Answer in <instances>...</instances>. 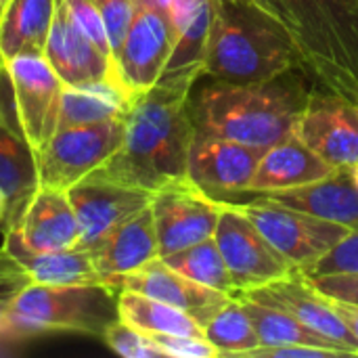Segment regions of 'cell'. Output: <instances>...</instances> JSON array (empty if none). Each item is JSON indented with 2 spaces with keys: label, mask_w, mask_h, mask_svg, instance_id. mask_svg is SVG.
<instances>
[{
  "label": "cell",
  "mask_w": 358,
  "mask_h": 358,
  "mask_svg": "<svg viewBox=\"0 0 358 358\" xmlns=\"http://www.w3.org/2000/svg\"><path fill=\"white\" fill-rule=\"evenodd\" d=\"M31 283L23 266L0 250V336L8 338V315L17 296Z\"/></svg>",
  "instance_id": "obj_32"
},
{
  "label": "cell",
  "mask_w": 358,
  "mask_h": 358,
  "mask_svg": "<svg viewBox=\"0 0 358 358\" xmlns=\"http://www.w3.org/2000/svg\"><path fill=\"white\" fill-rule=\"evenodd\" d=\"M212 19H214L212 0H203L195 17L176 36L170 61L162 78H170V76H193L197 80L203 78Z\"/></svg>",
  "instance_id": "obj_29"
},
{
  "label": "cell",
  "mask_w": 358,
  "mask_h": 358,
  "mask_svg": "<svg viewBox=\"0 0 358 358\" xmlns=\"http://www.w3.org/2000/svg\"><path fill=\"white\" fill-rule=\"evenodd\" d=\"M88 252L101 283L113 289L124 275L141 268L153 258H159L151 206L120 222Z\"/></svg>",
  "instance_id": "obj_19"
},
{
  "label": "cell",
  "mask_w": 358,
  "mask_h": 358,
  "mask_svg": "<svg viewBox=\"0 0 358 358\" xmlns=\"http://www.w3.org/2000/svg\"><path fill=\"white\" fill-rule=\"evenodd\" d=\"M149 340L159 348L164 357L170 358H218V350L206 338L174 336V334H147Z\"/></svg>",
  "instance_id": "obj_35"
},
{
  "label": "cell",
  "mask_w": 358,
  "mask_h": 358,
  "mask_svg": "<svg viewBox=\"0 0 358 358\" xmlns=\"http://www.w3.org/2000/svg\"><path fill=\"white\" fill-rule=\"evenodd\" d=\"M124 117L88 126L57 128L38 153L40 187L67 191L103 164H107L124 141Z\"/></svg>",
  "instance_id": "obj_6"
},
{
  "label": "cell",
  "mask_w": 358,
  "mask_h": 358,
  "mask_svg": "<svg viewBox=\"0 0 358 358\" xmlns=\"http://www.w3.org/2000/svg\"><path fill=\"white\" fill-rule=\"evenodd\" d=\"M264 151V147H252L195 130L187 178L220 203H239L248 197L252 176Z\"/></svg>",
  "instance_id": "obj_9"
},
{
  "label": "cell",
  "mask_w": 358,
  "mask_h": 358,
  "mask_svg": "<svg viewBox=\"0 0 358 358\" xmlns=\"http://www.w3.org/2000/svg\"><path fill=\"white\" fill-rule=\"evenodd\" d=\"M23 243L38 252L73 250L80 245V224L67 191L38 187L13 227Z\"/></svg>",
  "instance_id": "obj_20"
},
{
  "label": "cell",
  "mask_w": 358,
  "mask_h": 358,
  "mask_svg": "<svg viewBox=\"0 0 358 358\" xmlns=\"http://www.w3.org/2000/svg\"><path fill=\"white\" fill-rule=\"evenodd\" d=\"M57 0H8L0 19V57L44 55Z\"/></svg>",
  "instance_id": "obj_24"
},
{
  "label": "cell",
  "mask_w": 358,
  "mask_h": 358,
  "mask_svg": "<svg viewBox=\"0 0 358 358\" xmlns=\"http://www.w3.org/2000/svg\"><path fill=\"white\" fill-rule=\"evenodd\" d=\"M310 281L323 296L358 306V273H331Z\"/></svg>",
  "instance_id": "obj_37"
},
{
  "label": "cell",
  "mask_w": 358,
  "mask_h": 358,
  "mask_svg": "<svg viewBox=\"0 0 358 358\" xmlns=\"http://www.w3.org/2000/svg\"><path fill=\"white\" fill-rule=\"evenodd\" d=\"M6 4H8V0H0V19H2V13L6 8Z\"/></svg>",
  "instance_id": "obj_43"
},
{
  "label": "cell",
  "mask_w": 358,
  "mask_h": 358,
  "mask_svg": "<svg viewBox=\"0 0 358 358\" xmlns=\"http://www.w3.org/2000/svg\"><path fill=\"white\" fill-rule=\"evenodd\" d=\"M174 48V36L168 19L147 6L136 4L124 44L115 57L120 84L134 99L151 90L164 76Z\"/></svg>",
  "instance_id": "obj_14"
},
{
  "label": "cell",
  "mask_w": 358,
  "mask_h": 358,
  "mask_svg": "<svg viewBox=\"0 0 358 358\" xmlns=\"http://www.w3.org/2000/svg\"><path fill=\"white\" fill-rule=\"evenodd\" d=\"M239 302H241L245 315L250 317V321H252V325H254V329L258 334L260 346L308 344V346H321V348H336L344 357H348L346 350H342L340 346H336L325 336H321V334L313 331L310 327H306L304 323H300L287 310L254 302V300H250L245 296H239Z\"/></svg>",
  "instance_id": "obj_27"
},
{
  "label": "cell",
  "mask_w": 358,
  "mask_h": 358,
  "mask_svg": "<svg viewBox=\"0 0 358 358\" xmlns=\"http://www.w3.org/2000/svg\"><path fill=\"white\" fill-rule=\"evenodd\" d=\"M162 260L168 266H172L174 271H178L180 275H185L201 285H208L216 292H222L231 298H237L233 277L229 273V266H227L214 237L199 241L191 248H185L180 252H174Z\"/></svg>",
  "instance_id": "obj_28"
},
{
  "label": "cell",
  "mask_w": 358,
  "mask_h": 358,
  "mask_svg": "<svg viewBox=\"0 0 358 358\" xmlns=\"http://www.w3.org/2000/svg\"><path fill=\"white\" fill-rule=\"evenodd\" d=\"M348 2H350V4H352L355 8H358V0H348Z\"/></svg>",
  "instance_id": "obj_44"
},
{
  "label": "cell",
  "mask_w": 358,
  "mask_h": 358,
  "mask_svg": "<svg viewBox=\"0 0 358 358\" xmlns=\"http://www.w3.org/2000/svg\"><path fill=\"white\" fill-rule=\"evenodd\" d=\"M44 57L65 86H86L94 82L120 84L113 59L107 57L73 21L65 0H57Z\"/></svg>",
  "instance_id": "obj_17"
},
{
  "label": "cell",
  "mask_w": 358,
  "mask_h": 358,
  "mask_svg": "<svg viewBox=\"0 0 358 358\" xmlns=\"http://www.w3.org/2000/svg\"><path fill=\"white\" fill-rule=\"evenodd\" d=\"M344 357L336 348H321L308 344H285V346H258L250 350L245 358H327Z\"/></svg>",
  "instance_id": "obj_38"
},
{
  "label": "cell",
  "mask_w": 358,
  "mask_h": 358,
  "mask_svg": "<svg viewBox=\"0 0 358 358\" xmlns=\"http://www.w3.org/2000/svg\"><path fill=\"white\" fill-rule=\"evenodd\" d=\"M105 27H107V36H109V44H111V52H113V61L124 44L126 31L130 27V21L134 17L136 10V0H94Z\"/></svg>",
  "instance_id": "obj_34"
},
{
  "label": "cell",
  "mask_w": 358,
  "mask_h": 358,
  "mask_svg": "<svg viewBox=\"0 0 358 358\" xmlns=\"http://www.w3.org/2000/svg\"><path fill=\"white\" fill-rule=\"evenodd\" d=\"M300 273L308 279L331 275V273H358V231H350L321 260H317L313 266Z\"/></svg>",
  "instance_id": "obj_33"
},
{
  "label": "cell",
  "mask_w": 358,
  "mask_h": 358,
  "mask_svg": "<svg viewBox=\"0 0 358 358\" xmlns=\"http://www.w3.org/2000/svg\"><path fill=\"white\" fill-rule=\"evenodd\" d=\"M294 134L336 168L358 166V107L329 88H313Z\"/></svg>",
  "instance_id": "obj_11"
},
{
  "label": "cell",
  "mask_w": 358,
  "mask_h": 358,
  "mask_svg": "<svg viewBox=\"0 0 358 358\" xmlns=\"http://www.w3.org/2000/svg\"><path fill=\"white\" fill-rule=\"evenodd\" d=\"M117 315L120 321L132 325L143 334H174V336L206 338L203 327L187 313L132 289L117 292Z\"/></svg>",
  "instance_id": "obj_26"
},
{
  "label": "cell",
  "mask_w": 358,
  "mask_h": 358,
  "mask_svg": "<svg viewBox=\"0 0 358 358\" xmlns=\"http://www.w3.org/2000/svg\"><path fill=\"white\" fill-rule=\"evenodd\" d=\"M212 8L203 76L224 82H264L302 67L292 34L277 17L224 0H212Z\"/></svg>",
  "instance_id": "obj_3"
},
{
  "label": "cell",
  "mask_w": 358,
  "mask_h": 358,
  "mask_svg": "<svg viewBox=\"0 0 358 358\" xmlns=\"http://www.w3.org/2000/svg\"><path fill=\"white\" fill-rule=\"evenodd\" d=\"M206 340L218 350V358H241L260 346L258 334L239 298H231L203 327Z\"/></svg>",
  "instance_id": "obj_30"
},
{
  "label": "cell",
  "mask_w": 358,
  "mask_h": 358,
  "mask_svg": "<svg viewBox=\"0 0 358 358\" xmlns=\"http://www.w3.org/2000/svg\"><path fill=\"white\" fill-rule=\"evenodd\" d=\"M237 206L296 266V271L313 266L350 233L344 224H336L262 197H250Z\"/></svg>",
  "instance_id": "obj_7"
},
{
  "label": "cell",
  "mask_w": 358,
  "mask_h": 358,
  "mask_svg": "<svg viewBox=\"0 0 358 358\" xmlns=\"http://www.w3.org/2000/svg\"><path fill=\"white\" fill-rule=\"evenodd\" d=\"M350 170V174H352V178H355V182L358 185V166H352V168H348Z\"/></svg>",
  "instance_id": "obj_42"
},
{
  "label": "cell",
  "mask_w": 358,
  "mask_h": 358,
  "mask_svg": "<svg viewBox=\"0 0 358 358\" xmlns=\"http://www.w3.org/2000/svg\"><path fill=\"white\" fill-rule=\"evenodd\" d=\"M117 319V289L105 283H29L10 306L8 338L67 331L103 340L107 327Z\"/></svg>",
  "instance_id": "obj_5"
},
{
  "label": "cell",
  "mask_w": 358,
  "mask_h": 358,
  "mask_svg": "<svg viewBox=\"0 0 358 358\" xmlns=\"http://www.w3.org/2000/svg\"><path fill=\"white\" fill-rule=\"evenodd\" d=\"M254 302L275 306L294 315L300 323L310 327L313 331L325 336L336 346L348 352V357H358V342L344 323V319L336 313L331 300L323 296L308 277L300 271L277 279L268 285L256 287L252 292L241 294ZM239 298V296H237Z\"/></svg>",
  "instance_id": "obj_16"
},
{
  "label": "cell",
  "mask_w": 358,
  "mask_h": 358,
  "mask_svg": "<svg viewBox=\"0 0 358 358\" xmlns=\"http://www.w3.org/2000/svg\"><path fill=\"white\" fill-rule=\"evenodd\" d=\"M73 21L84 29V34L107 55L113 59V52H111V44H109V36H107V27H105V21L94 4V0H65ZM115 63V61H113Z\"/></svg>",
  "instance_id": "obj_36"
},
{
  "label": "cell",
  "mask_w": 358,
  "mask_h": 358,
  "mask_svg": "<svg viewBox=\"0 0 358 358\" xmlns=\"http://www.w3.org/2000/svg\"><path fill=\"white\" fill-rule=\"evenodd\" d=\"M2 250L17 260L29 275L31 283L40 285H92L101 283L86 248L38 252L23 243L15 229H4Z\"/></svg>",
  "instance_id": "obj_23"
},
{
  "label": "cell",
  "mask_w": 358,
  "mask_h": 358,
  "mask_svg": "<svg viewBox=\"0 0 358 358\" xmlns=\"http://www.w3.org/2000/svg\"><path fill=\"white\" fill-rule=\"evenodd\" d=\"M302 67L323 88L358 99V8L348 0H275Z\"/></svg>",
  "instance_id": "obj_4"
},
{
  "label": "cell",
  "mask_w": 358,
  "mask_h": 358,
  "mask_svg": "<svg viewBox=\"0 0 358 358\" xmlns=\"http://www.w3.org/2000/svg\"><path fill=\"white\" fill-rule=\"evenodd\" d=\"M214 241L229 266L237 296L268 285L296 271V266L262 235L237 203H224Z\"/></svg>",
  "instance_id": "obj_8"
},
{
  "label": "cell",
  "mask_w": 358,
  "mask_h": 358,
  "mask_svg": "<svg viewBox=\"0 0 358 358\" xmlns=\"http://www.w3.org/2000/svg\"><path fill=\"white\" fill-rule=\"evenodd\" d=\"M23 132L36 155L59 128L61 94L65 84L44 55H17L4 59Z\"/></svg>",
  "instance_id": "obj_12"
},
{
  "label": "cell",
  "mask_w": 358,
  "mask_h": 358,
  "mask_svg": "<svg viewBox=\"0 0 358 358\" xmlns=\"http://www.w3.org/2000/svg\"><path fill=\"white\" fill-rule=\"evenodd\" d=\"M224 2H233V4H248V6H256V8H260V10H266L268 15L277 17V19H279V21L283 23L281 15H279V10H277V4H275V0H224Z\"/></svg>",
  "instance_id": "obj_40"
},
{
  "label": "cell",
  "mask_w": 358,
  "mask_h": 358,
  "mask_svg": "<svg viewBox=\"0 0 358 358\" xmlns=\"http://www.w3.org/2000/svg\"><path fill=\"white\" fill-rule=\"evenodd\" d=\"M103 342L120 357L126 358H159V348L149 340L147 334L134 329L124 321H113L103 334Z\"/></svg>",
  "instance_id": "obj_31"
},
{
  "label": "cell",
  "mask_w": 358,
  "mask_h": 358,
  "mask_svg": "<svg viewBox=\"0 0 358 358\" xmlns=\"http://www.w3.org/2000/svg\"><path fill=\"white\" fill-rule=\"evenodd\" d=\"M331 300V298H329ZM336 313L344 319V323L348 325V329L352 331V336L357 338L358 342V306L355 304H346V302H338V300H331Z\"/></svg>",
  "instance_id": "obj_39"
},
{
  "label": "cell",
  "mask_w": 358,
  "mask_h": 358,
  "mask_svg": "<svg viewBox=\"0 0 358 358\" xmlns=\"http://www.w3.org/2000/svg\"><path fill=\"white\" fill-rule=\"evenodd\" d=\"M67 197L80 224L78 248L90 250L120 222L145 210L151 203L153 193L92 172L69 187Z\"/></svg>",
  "instance_id": "obj_15"
},
{
  "label": "cell",
  "mask_w": 358,
  "mask_h": 358,
  "mask_svg": "<svg viewBox=\"0 0 358 358\" xmlns=\"http://www.w3.org/2000/svg\"><path fill=\"white\" fill-rule=\"evenodd\" d=\"M115 289H132L159 302H166L193 317L201 327H206L212 317L231 300V296L180 275L162 258H153L141 268L124 275L117 281Z\"/></svg>",
  "instance_id": "obj_18"
},
{
  "label": "cell",
  "mask_w": 358,
  "mask_h": 358,
  "mask_svg": "<svg viewBox=\"0 0 358 358\" xmlns=\"http://www.w3.org/2000/svg\"><path fill=\"white\" fill-rule=\"evenodd\" d=\"M195 84L193 76H170L136 94L124 117L122 147L94 172L151 193L187 178L189 151L197 130L191 117Z\"/></svg>",
  "instance_id": "obj_1"
},
{
  "label": "cell",
  "mask_w": 358,
  "mask_h": 358,
  "mask_svg": "<svg viewBox=\"0 0 358 358\" xmlns=\"http://www.w3.org/2000/svg\"><path fill=\"white\" fill-rule=\"evenodd\" d=\"M6 214H8V199H6V195L0 191V222H4Z\"/></svg>",
  "instance_id": "obj_41"
},
{
  "label": "cell",
  "mask_w": 358,
  "mask_h": 358,
  "mask_svg": "<svg viewBox=\"0 0 358 358\" xmlns=\"http://www.w3.org/2000/svg\"><path fill=\"white\" fill-rule=\"evenodd\" d=\"M357 107H358V99H357Z\"/></svg>",
  "instance_id": "obj_45"
},
{
  "label": "cell",
  "mask_w": 358,
  "mask_h": 358,
  "mask_svg": "<svg viewBox=\"0 0 358 358\" xmlns=\"http://www.w3.org/2000/svg\"><path fill=\"white\" fill-rule=\"evenodd\" d=\"M38 187V155L23 132L15 107L8 69L0 57V191L8 199L4 229L15 224Z\"/></svg>",
  "instance_id": "obj_13"
},
{
  "label": "cell",
  "mask_w": 358,
  "mask_h": 358,
  "mask_svg": "<svg viewBox=\"0 0 358 358\" xmlns=\"http://www.w3.org/2000/svg\"><path fill=\"white\" fill-rule=\"evenodd\" d=\"M132 96L115 82H94L86 86H65L61 94L59 128L88 126L126 117Z\"/></svg>",
  "instance_id": "obj_25"
},
{
  "label": "cell",
  "mask_w": 358,
  "mask_h": 358,
  "mask_svg": "<svg viewBox=\"0 0 358 358\" xmlns=\"http://www.w3.org/2000/svg\"><path fill=\"white\" fill-rule=\"evenodd\" d=\"M252 197H262L266 201H275L285 208L344 224L350 231H358V185L348 168H338L331 176L300 189Z\"/></svg>",
  "instance_id": "obj_22"
},
{
  "label": "cell",
  "mask_w": 358,
  "mask_h": 358,
  "mask_svg": "<svg viewBox=\"0 0 358 358\" xmlns=\"http://www.w3.org/2000/svg\"><path fill=\"white\" fill-rule=\"evenodd\" d=\"M308 94L302 67L264 82L210 78L191 92V117L201 132L268 149L294 134Z\"/></svg>",
  "instance_id": "obj_2"
},
{
  "label": "cell",
  "mask_w": 358,
  "mask_h": 358,
  "mask_svg": "<svg viewBox=\"0 0 358 358\" xmlns=\"http://www.w3.org/2000/svg\"><path fill=\"white\" fill-rule=\"evenodd\" d=\"M338 168L308 149L296 134L271 145L250 182L248 197L300 189L331 176Z\"/></svg>",
  "instance_id": "obj_21"
},
{
  "label": "cell",
  "mask_w": 358,
  "mask_h": 358,
  "mask_svg": "<svg viewBox=\"0 0 358 358\" xmlns=\"http://www.w3.org/2000/svg\"><path fill=\"white\" fill-rule=\"evenodd\" d=\"M159 258L212 239L224 203L208 197L189 178L164 185L151 197Z\"/></svg>",
  "instance_id": "obj_10"
}]
</instances>
